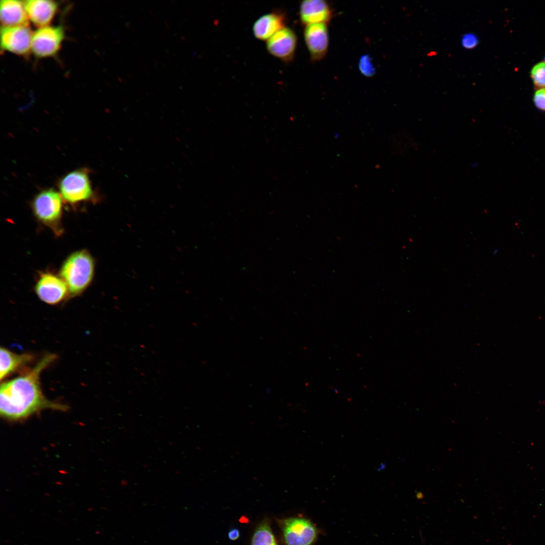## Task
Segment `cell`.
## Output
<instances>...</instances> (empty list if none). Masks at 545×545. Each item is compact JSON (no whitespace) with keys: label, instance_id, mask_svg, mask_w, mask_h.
I'll return each instance as SVG.
<instances>
[{"label":"cell","instance_id":"obj_1","mask_svg":"<svg viewBox=\"0 0 545 545\" xmlns=\"http://www.w3.org/2000/svg\"><path fill=\"white\" fill-rule=\"evenodd\" d=\"M56 358L52 354L45 355L26 373L1 384L0 413L2 417L19 420L46 408L65 409L64 405L46 399L40 386V373Z\"/></svg>","mask_w":545,"mask_h":545},{"label":"cell","instance_id":"obj_2","mask_svg":"<svg viewBox=\"0 0 545 545\" xmlns=\"http://www.w3.org/2000/svg\"><path fill=\"white\" fill-rule=\"evenodd\" d=\"M94 261L85 250L74 252L65 260L60 269V277L72 297L81 294L89 286L93 278Z\"/></svg>","mask_w":545,"mask_h":545},{"label":"cell","instance_id":"obj_3","mask_svg":"<svg viewBox=\"0 0 545 545\" xmlns=\"http://www.w3.org/2000/svg\"><path fill=\"white\" fill-rule=\"evenodd\" d=\"M63 200L60 192L53 188H46L35 195L31 204L37 219L58 235L63 232L61 224Z\"/></svg>","mask_w":545,"mask_h":545},{"label":"cell","instance_id":"obj_4","mask_svg":"<svg viewBox=\"0 0 545 545\" xmlns=\"http://www.w3.org/2000/svg\"><path fill=\"white\" fill-rule=\"evenodd\" d=\"M58 186L63 200L72 205L95 198L89 170L86 168L77 169L65 175L59 181Z\"/></svg>","mask_w":545,"mask_h":545},{"label":"cell","instance_id":"obj_5","mask_svg":"<svg viewBox=\"0 0 545 545\" xmlns=\"http://www.w3.org/2000/svg\"><path fill=\"white\" fill-rule=\"evenodd\" d=\"M287 545H313L319 530L309 520L303 517L288 518L280 521Z\"/></svg>","mask_w":545,"mask_h":545},{"label":"cell","instance_id":"obj_6","mask_svg":"<svg viewBox=\"0 0 545 545\" xmlns=\"http://www.w3.org/2000/svg\"><path fill=\"white\" fill-rule=\"evenodd\" d=\"M64 37L61 26L39 28L33 33L31 50L38 58L52 57L60 49Z\"/></svg>","mask_w":545,"mask_h":545},{"label":"cell","instance_id":"obj_7","mask_svg":"<svg viewBox=\"0 0 545 545\" xmlns=\"http://www.w3.org/2000/svg\"><path fill=\"white\" fill-rule=\"evenodd\" d=\"M33 33L28 26L2 27L1 48L18 55H25L31 50Z\"/></svg>","mask_w":545,"mask_h":545},{"label":"cell","instance_id":"obj_8","mask_svg":"<svg viewBox=\"0 0 545 545\" xmlns=\"http://www.w3.org/2000/svg\"><path fill=\"white\" fill-rule=\"evenodd\" d=\"M39 298L48 304H57L69 294L68 288L61 277L50 272L42 274L35 287Z\"/></svg>","mask_w":545,"mask_h":545},{"label":"cell","instance_id":"obj_9","mask_svg":"<svg viewBox=\"0 0 545 545\" xmlns=\"http://www.w3.org/2000/svg\"><path fill=\"white\" fill-rule=\"evenodd\" d=\"M326 24H312L305 27L304 37L312 61H320L327 53L329 35Z\"/></svg>","mask_w":545,"mask_h":545},{"label":"cell","instance_id":"obj_10","mask_svg":"<svg viewBox=\"0 0 545 545\" xmlns=\"http://www.w3.org/2000/svg\"><path fill=\"white\" fill-rule=\"evenodd\" d=\"M296 45V35L293 30L288 27L277 31L267 40L266 43L267 50L270 54L287 62L293 59Z\"/></svg>","mask_w":545,"mask_h":545},{"label":"cell","instance_id":"obj_11","mask_svg":"<svg viewBox=\"0 0 545 545\" xmlns=\"http://www.w3.org/2000/svg\"><path fill=\"white\" fill-rule=\"evenodd\" d=\"M330 6L323 0H306L300 6V21L305 26L317 23L327 24L332 18Z\"/></svg>","mask_w":545,"mask_h":545},{"label":"cell","instance_id":"obj_12","mask_svg":"<svg viewBox=\"0 0 545 545\" xmlns=\"http://www.w3.org/2000/svg\"><path fill=\"white\" fill-rule=\"evenodd\" d=\"M24 4L29 20L39 28L48 26L58 9L57 3L53 1L28 0Z\"/></svg>","mask_w":545,"mask_h":545},{"label":"cell","instance_id":"obj_13","mask_svg":"<svg viewBox=\"0 0 545 545\" xmlns=\"http://www.w3.org/2000/svg\"><path fill=\"white\" fill-rule=\"evenodd\" d=\"M0 18L2 27L28 26L24 1L2 0Z\"/></svg>","mask_w":545,"mask_h":545},{"label":"cell","instance_id":"obj_14","mask_svg":"<svg viewBox=\"0 0 545 545\" xmlns=\"http://www.w3.org/2000/svg\"><path fill=\"white\" fill-rule=\"evenodd\" d=\"M285 16L281 12H272L264 15L254 24V35L258 39L268 40L277 31L285 27Z\"/></svg>","mask_w":545,"mask_h":545},{"label":"cell","instance_id":"obj_15","mask_svg":"<svg viewBox=\"0 0 545 545\" xmlns=\"http://www.w3.org/2000/svg\"><path fill=\"white\" fill-rule=\"evenodd\" d=\"M33 359L28 354H18L9 350L1 347L0 349V379L2 380L23 365L30 362Z\"/></svg>","mask_w":545,"mask_h":545},{"label":"cell","instance_id":"obj_16","mask_svg":"<svg viewBox=\"0 0 545 545\" xmlns=\"http://www.w3.org/2000/svg\"><path fill=\"white\" fill-rule=\"evenodd\" d=\"M251 545H278L267 522H263L256 528L252 536Z\"/></svg>","mask_w":545,"mask_h":545},{"label":"cell","instance_id":"obj_17","mask_svg":"<svg viewBox=\"0 0 545 545\" xmlns=\"http://www.w3.org/2000/svg\"><path fill=\"white\" fill-rule=\"evenodd\" d=\"M534 85L537 88L545 87V63L539 62L534 65L530 72Z\"/></svg>","mask_w":545,"mask_h":545},{"label":"cell","instance_id":"obj_18","mask_svg":"<svg viewBox=\"0 0 545 545\" xmlns=\"http://www.w3.org/2000/svg\"><path fill=\"white\" fill-rule=\"evenodd\" d=\"M359 68L360 72L366 77H371L375 73V68L371 58L368 55H364L359 60Z\"/></svg>","mask_w":545,"mask_h":545},{"label":"cell","instance_id":"obj_19","mask_svg":"<svg viewBox=\"0 0 545 545\" xmlns=\"http://www.w3.org/2000/svg\"><path fill=\"white\" fill-rule=\"evenodd\" d=\"M533 101L536 107L545 111V88L536 91L533 96Z\"/></svg>","mask_w":545,"mask_h":545},{"label":"cell","instance_id":"obj_20","mask_svg":"<svg viewBox=\"0 0 545 545\" xmlns=\"http://www.w3.org/2000/svg\"><path fill=\"white\" fill-rule=\"evenodd\" d=\"M240 536V531L237 528H233L228 532V537L231 540H235Z\"/></svg>","mask_w":545,"mask_h":545},{"label":"cell","instance_id":"obj_21","mask_svg":"<svg viewBox=\"0 0 545 545\" xmlns=\"http://www.w3.org/2000/svg\"><path fill=\"white\" fill-rule=\"evenodd\" d=\"M476 43V39L471 36H467L464 38L463 44L467 47L473 46Z\"/></svg>","mask_w":545,"mask_h":545},{"label":"cell","instance_id":"obj_22","mask_svg":"<svg viewBox=\"0 0 545 545\" xmlns=\"http://www.w3.org/2000/svg\"><path fill=\"white\" fill-rule=\"evenodd\" d=\"M544 63H545V59H544Z\"/></svg>","mask_w":545,"mask_h":545}]
</instances>
